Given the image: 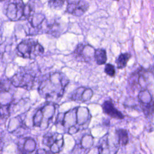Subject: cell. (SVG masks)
I'll return each instance as SVG.
<instances>
[{
  "mask_svg": "<svg viewBox=\"0 0 154 154\" xmlns=\"http://www.w3.org/2000/svg\"><path fill=\"white\" fill-rule=\"evenodd\" d=\"M138 99L141 109L143 110L145 116L151 117L153 118V101L152 95L150 94L148 89L140 91L138 94Z\"/></svg>",
  "mask_w": 154,
  "mask_h": 154,
  "instance_id": "10",
  "label": "cell"
},
{
  "mask_svg": "<svg viewBox=\"0 0 154 154\" xmlns=\"http://www.w3.org/2000/svg\"><path fill=\"white\" fill-rule=\"evenodd\" d=\"M16 53L22 58L33 60L44 53V48L37 40L27 38L17 45Z\"/></svg>",
  "mask_w": 154,
  "mask_h": 154,
  "instance_id": "3",
  "label": "cell"
},
{
  "mask_svg": "<svg viewBox=\"0 0 154 154\" xmlns=\"http://www.w3.org/2000/svg\"><path fill=\"white\" fill-rule=\"evenodd\" d=\"M104 72L110 77H114L116 75V69L114 66L109 63L106 64L104 67Z\"/></svg>",
  "mask_w": 154,
  "mask_h": 154,
  "instance_id": "21",
  "label": "cell"
},
{
  "mask_svg": "<svg viewBox=\"0 0 154 154\" xmlns=\"http://www.w3.org/2000/svg\"><path fill=\"white\" fill-rule=\"evenodd\" d=\"M69 79L62 72H50L45 75L39 82L38 91L47 101L54 103L61 99Z\"/></svg>",
  "mask_w": 154,
  "mask_h": 154,
  "instance_id": "1",
  "label": "cell"
},
{
  "mask_svg": "<svg viewBox=\"0 0 154 154\" xmlns=\"http://www.w3.org/2000/svg\"><path fill=\"white\" fill-rule=\"evenodd\" d=\"M95 49L88 44L80 43L75 49L73 55L76 60L81 62H90L94 59Z\"/></svg>",
  "mask_w": 154,
  "mask_h": 154,
  "instance_id": "9",
  "label": "cell"
},
{
  "mask_svg": "<svg viewBox=\"0 0 154 154\" xmlns=\"http://www.w3.org/2000/svg\"><path fill=\"white\" fill-rule=\"evenodd\" d=\"M153 77L152 70L140 67L132 72L128 79V84L132 90L140 89V91L147 89L152 82Z\"/></svg>",
  "mask_w": 154,
  "mask_h": 154,
  "instance_id": "4",
  "label": "cell"
},
{
  "mask_svg": "<svg viewBox=\"0 0 154 154\" xmlns=\"http://www.w3.org/2000/svg\"><path fill=\"white\" fill-rule=\"evenodd\" d=\"M89 8V4L84 0H75L67 2L66 12L75 16L80 17Z\"/></svg>",
  "mask_w": 154,
  "mask_h": 154,
  "instance_id": "11",
  "label": "cell"
},
{
  "mask_svg": "<svg viewBox=\"0 0 154 154\" xmlns=\"http://www.w3.org/2000/svg\"><path fill=\"white\" fill-rule=\"evenodd\" d=\"M27 20L25 32L28 35H34L39 34L42 29L45 16L40 13H35L32 14Z\"/></svg>",
  "mask_w": 154,
  "mask_h": 154,
  "instance_id": "8",
  "label": "cell"
},
{
  "mask_svg": "<svg viewBox=\"0 0 154 154\" xmlns=\"http://www.w3.org/2000/svg\"><path fill=\"white\" fill-rule=\"evenodd\" d=\"M131 57V54L128 52H125L120 54L117 60H116V63L117 64V67L119 69H123L126 67L127 63Z\"/></svg>",
  "mask_w": 154,
  "mask_h": 154,
  "instance_id": "18",
  "label": "cell"
},
{
  "mask_svg": "<svg viewBox=\"0 0 154 154\" xmlns=\"http://www.w3.org/2000/svg\"><path fill=\"white\" fill-rule=\"evenodd\" d=\"M36 147L35 141L32 138H26L23 141L22 145H20V149L22 152L28 153L32 152Z\"/></svg>",
  "mask_w": 154,
  "mask_h": 154,
  "instance_id": "19",
  "label": "cell"
},
{
  "mask_svg": "<svg viewBox=\"0 0 154 154\" xmlns=\"http://www.w3.org/2000/svg\"><path fill=\"white\" fill-rule=\"evenodd\" d=\"M116 134L117 138V142L120 146H126L129 143V137L126 129H118L116 130Z\"/></svg>",
  "mask_w": 154,
  "mask_h": 154,
  "instance_id": "17",
  "label": "cell"
},
{
  "mask_svg": "<svg viewBox=\"0 0 154 154\" xmlns=\"http://www.w3.org/2000/svg\"><path fill=\"white\" fill-rule=\"evenodd\" d=\"M93 94L92 90L90 88L81 87L75 89L71 94L70 99L75 102H85L91 99Z\"/></svg>",
  "mask_w": 154,
  "mask_h": 154,
  "instance_id": "13",
  "label": "cell"
},
{
  "mask_svg": "<svg viewBox=\"0 0 154 154\" xmlns=\"http://www.w3.org/2000/svg\"><path fill=\"white\" fill-rule=\"evenodd\" d=\"M68 0H49L48 6L54 10H61Z\"/></svg>",
  "mask_w": 154,
  "mask_h": 154,
  "instance_id": "20",
  "label": "cell"
},
{
  "mask_svg": "<svg viewBox=\"0 0 154 154\" xmlns=\"http://www.w3.org/2000/svg\"><path fill=\"white\" fill-rule=\"evenodd\" d=\"M102 108L103 112L111 118L116 119H123L125 118L123 114L116 108L111 99L105 100L102 104Z\"/></svg>",
  "mask_w": 154,
  "mask_h": 154,
  "instance_id": "14",
  "label": "cell"
},
{
  "mask_svg": "<svg viewBox=\"0 0 154 154\" xmlns=\"http://www.w3.org/2000/svg\"><path fill=\"white\" fill-rule=\"evenodd\" d=\"M113 1H119V0H113Z\"/></svg>",
  "mask_w": 154,
  "mask_h": 154,
  "instance_id": "25",
  "label": "cell"
},
{
  "mask_svg": "<svg viewBox=\"0 0 154 154\" xmlns=\"http://www.w3.org/2000/svg\"><path fill=\"white\" fill-rule=\"evenodd\" d=\"M66 26L63 25V22H60L58 20H55L47 25L46 33L51 34L54 37H60L63 33V31H66Z\"/></svg>",
  "mask_w": 154,
  "mask_h": 154,
  "instance_id": "15",
  "label": "cell"
},
{
  "mask_svg": "<svg viewBox=\"0 0 154 154\" xmlns=\"http://www.w3.org/2000/svg\"><path fill=\"white\" fill-rule=\"evenodd\" d=\"M5 1V0H0V2H1V1Z\"/></svg>",
  "mask_w": 154,
  "mask_h": 154,
  "instance_id": "24",
  "label": "cell"
},
{
  "mask_svg": "<svg viewBox=\"0 0 154 154\" xmlns=\"http://www.w3.org/2000/svg\"><path fill=\"white\" fill-rule=\"evenodd\" d=\"M11 85L15 87L31 90L36 82V75L34 71L21 68L10 79Z\"/></svg>",
  "mask_w": 154,
  "mask_h": 154,
  "instance_id": "5",
  "label": "cell"
},
{
  "mask_svg": "<svg viewBox=\"0 0 154 154\" xmlns=\"http://www.w3.org/2000/svg\"><path fill=\"white\" fill-rule=\"evenodd\" d=\"M94 59L95 60L97 64L102 65L105 64L107 60L106 52L104 49L99 48L95 49L94 54Z\"/></svg>",
  "mask_w": 154,
  "mask_h": 154,
  "instance_id": "16",
  "label": "cell"
},
{
  "mask_svg": "<svg viewBox=\"0 0 154 154\" xmlns=\"http://www.w3.org/2000/svg\"><path fill=\"white\" fill-rule=\"evenodd\" d=\"M56 106L57 105L55 103L49 102L40 108L36 111L33 117L34 126L40 127L42 120H44L45 117H46V119L49 124L55 113Z\"/></svg>",
  "mask_w": 154,
  "mask_h": 154,
  "instance_id": "7",
  "label": "cell"
},
{
  "mask_svg": "<svg viewBox=\"0 0 154 154\" xmlns=\"http://www.w3.org/2000/svg\"><path fill=\"white\" fill-rule=\"evenodd\" d=\"M9 112V105H3L0 107V116L1 117H8Z\"/></svg>",
  "mask_w": 154,
  "mask_h": 154,
  "instance_id": "22",
  "label": "cell"
},
{
  "mask_svg": "<svg viewBox=\"0 0 154 154\" xmlns=\"http://www.w3.org/2000/svg\"><path fill=\"white\" fill-rule=\"evenodd\" d=\"M42 142L54 154L58 153L62 151L64 146L63 136L61 134L55 132H48L44 135Z\"/></svg>",
  "mask_w": 154,
  "mask_h": 154,
  "instance_id": "6",
  "label": "cell"
},
{
  "mask_svg": "<svg viewBox=\"0 0 154 154\" xmlns=\"http://www.w3.org/2000/svg\"><path fill=\"white\" fill-rule=\"evenodd\" d=\"M35 154H54L50 150H47L45 149H39L37 150Z\"/></svg>",
  "mask_w": 154,
  "mask_h": 154,
  "instance_id": "23",
  "label": "cell"
},
{
  "mask_svg": "<svg viewBox=\"0 0 154 154\" xmlns=\"http://www.w3.org/2000/svg\"><path fill=\"white\" fill-rule=\"evenodd\" d=\"M119 146L110 143L108 140V134H105L102 137L99 142V154H116L119 150Z\"/></svg>",
  "mask_w": 154,
  "mask_h": 154,
  "instance_id": "12",
  "label": "cell"
},
{
  "mask_svg": "<svg viewBox=\"0 0 154 154\" xmlns=\"http://www.w3.org/2000/svg\"><path fill=\"white\" fill-rule=\"evenodd\" d=\"M32 8L23 0H10L6 9V16L13 22L27 20L32 14Z\"/></svg>",
  "mask_w": 154,
  "mask_h": 154,
  "instance_id": "2",
  "label": "cell"
}]
</instances>
